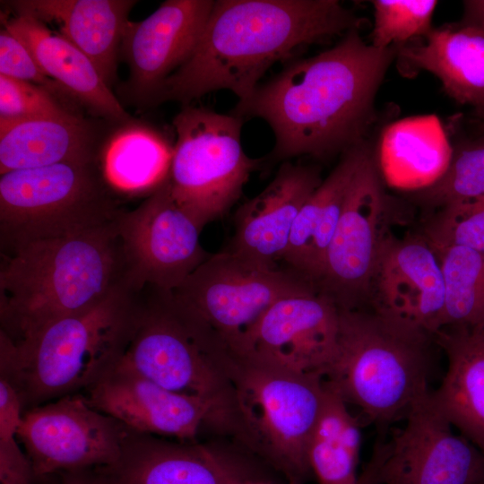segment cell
<instances>
[{
    "label": "cell",
    "mask_w": 484,
    "mask_h": 484,
    "mask_svg": "<svg viewBox=\"0 0 484 484\" xmlns=\"http://www.w3.org/2000/svg\"><path fill=\"white\" fill-rule=\"evenodd\" d=\"M398 47L377 48L358 29L334 47L288 65L230 113L257 117L275 139L272 157L324 159L365 142L376 93Z\"/></svg>",
    "instance_id": "1"
},
{
    "label": "cell",
    "mask_w": 484,
    "mask_h": 484,
    "mask_svg": "<svg viewBox=\"0 0 484 484\" xmlns=\"http://www.w3.org/2000/svg\"><path fill=\"white\" fill-rule=\"evenodd\" d=\"M359 23L338 0H216L193 54L165 81L155 104L186 106L220 90L244 100L274 64Z\"/></svg>",
    "instance_id": "2"
},
{
    "label": "cell",
    "mask_w": 484,
    "mask_h": 484,
    "mask_svg": "<svg viewBox=\"0 0 484 484\" xmlns=\"http://www.w3.org/2000/svg\"><path fill=\"white\" fill-rule=\"evenodd\" d=\"M131 284L135 285L117 220L73 236L27 243L1 264L0 333L22 341Z\"/></svg>",
    "instance_id": "3"
},
{
    "label": "cell",
    "mask_w": 484,
    "mask_h": 484,
    "mask_svg": "<svg viewBox=\"0 0 484 484\" xmlns=\"http://www.w3.org/2000/svg\"><path fill=\"white\" fill-rule=\"evenodd\" d=\"M220 344L171 291L146 285L121 362L171 392L203 401L210 408L206 428L257 454L238 392L219 363Z\"/></svg>",
    "instance_id": "4"
},
{
    "label": "cell",
    "mask_w": 484,
    "mask_h": 484,
    "mask_svg": "<svg viewBox=\"0 0 484 484\" xmlns=\"http://www.w3.org/2000/svg\"><path fill=\"white\" fill-rule=\"evenodd\" d=\"M141 289L121 288L20 341L0 333V377L16 390L23 411L84 392L117 365L134 330Z\"/></svg>",
    "instance_id": "5"
},
{
    "label": "cell",
    "mask_w": 484,
    "mask_h": 484,
    "mask_svg": "<svg viewBox=\"0 0 484 484\" xmlns=\"http://www.w3.org/2000/svg\"><path fill=\"white\" fill-rule=\"evenodd\" d=\"M434 336L369 308L341 309L336 357L325 381L380 432L430 392Z\"/></svg>",
    "instance_id": "6"
},
{
    "label": "cell",
    "mask_w": 484,
    "mask_h": 484,
    "mask_svg": "<svg viewBox=\"0 0 484 484\" xmlns=\"http://www.w3.org/2000/svg\"><path fill=\"white\" fill-rule=\"evenodd\" d=\"M100 161L63 162L0 177L4 255L37 240L69 237L116 221L124 211Z\"/></svg>",
    "instance_id": "7"
},
{
    "label": "cell",
    "mask_w": 484,
    "mask_h": 484,
    "mask_svg": "<svg viewBox=\"0 0 484 484\" xmlns=\"http://www.w3.org/2000/svg\"><path fill=\"white\" fill-rule=\"evenodd\" d=\"M219 362L238 392L259 444L258 455L290 484H300L311 472L307 448L324 400V377L235 351L227 344L219 351Z\"/></svg>",
    "instance_id": "8"
},
{
    "label": "cell",
    "mask_w": 484,
    "mask_h": 484,
    "mask_svg": "<svg viewBox=\"0 0 484 484\" xmlns=\"http://www.w3.org/2000/svg\"><path fill=\"white\" fill-rule=\"evenodd\" d=\"M177 141L168 180L174 200L203 229L238 200L261 160L242 146V119L186 105L173 120Z\"/></svg>",
    "instance_id": "9"
},
{
    "label": "cell",
    "mask_w": 484,
    "mask_h": 484,
    "mask_svg": "<svg viewBox=\"0 0 484 484\" xmlns=\"http://www.w3.org/2000/svg\"><path fill=\"white\" fill-rule=\"evenodd\" d=\"M315 287L291 270H281L225 250L202 263L174 297L230 349L279 299Z\"/></svg>",
    "instance_id": "10"
},
{
    "label": "cell",
    "mask_w": 484,
    "mask_h": 484,
    "mask_svg": "<svg viewBox=\"0 0 484 484\" xmlns=\"http://www.w3.org/2000/svg\"><path fill=\"white\" fill-rule=\"evenodd\" d=\"M128 432L73 393L24 411L17 436L39 480L115 464Z\"/></svg>",
    "instance_id": "11"
},
{
    "label": "cell",
    "mask_w": 484,
    "mask_h": 484,
    "mask_svg": "<svg viewBox=\"0 0 484 484\" xmlns=\"http://www.w3.org/2000/svg\"><path fill=\"white\" fill-rule=\"evenodd\" d=\"M430 392L402 428L386 440L378 437L373 449L377 484L484 483V452L455 433L432 402Z\"/></svg>",
    "instance_id": "12"
},
{
    "label": "cell",
    "mask_w": 484,
    "mask_h": 484,
    "mask_svg": "<svg viewBox=\"0 0 484 484\" xmlns=\"http://www.w3.org/2000/svg\"><path fill=\"white\" fill-rule=\"evenodd\" d=\"M132 281L166 291L177 289L208 257L202 228L172 197L166 179L132 211L117 219Z\"/></svg>",
    "instance_id": "13"
},
{
    "label": "cell",
    "mask_w": 484,
    "mask_h": 484,
    "mask_svg": "<svg viewBox=\"0 0 484 484\" xmlns=\"http://www.w3.org/2000/svg\"><path fill=\"white\" fill-rule=\"evenodd\" d=\"M370 148L349 187L317 289L341 309L367 304L371 275L387 234L388 199Z\"/></svg>",
    "instance_id": "14"
},
{
    "label": "cell",
    "mask_w": 484,
    "mask_h": 484,
    "mask_svg": "<svg viewBox=\"0 0 484 484\" xmlns=\"http://www.w3.org/2000/svg\"><path fill=\"white\" fill-rule=\"evenodd\" d=\"M339 324L336 303L313 287L276 301L233 350L324 377L337 354Z\"/></svg>",
    "instance_id": "15"
},
{
    "label": "cell",
    "mask_w": 484,
    "mask_h": 484,
    "mask_svg": "<svg viewBox=\"0 0 484 484\" xmlns=\"http://www.w3.org/2000/svg\"><path fill=\"white\" fill-rule=\"evenodd\" d=\"M445 301L444 274L431 243L423 235L398 238L387 233L371 275L368 308L434 336Z\"/></svg>",
    "instance_id": "16"
},
{
    "label": "cell",
    "mask_w": 484,
    "mask_h": 484,
    "mask_svg": "<svg viewBox=\"0 0 484 484\" xmlns=\"http://www.w3.org/2000/svg\"><path fill=\"white\" fill-rule=\"evenodd\" d=\"M212 0H167L144 20L128 22L120 53L129 67L125 93L155 104L165 81L193 54Z\"/></svg>",
    "instance_id": "17"
},
{
    "label": "cell",
    "mask_w": 484,
    "mask_h": 484,
    "mask_svg": "<svg viewBox=\"0 0 484 484\" xmlns=\"http://www.w3.org/2000/svg\"><path fill=\"white\" fill-rule=\"evenodd\" d=\"M88 403L129 429L194 442L208 425L202 400L171 392L121 362L84 391Z\"/></svg>",
    "instance_id": "18"
},
{
    "label": "cell",
    "mask_w": 484,
    "mask_h": 484,
    "mask_svg": "<svg viewBox=\"0 0 484 484\" xmlns=\"http://www.w3.org/2000/svg\"><path fill=\"white\" fill-rule=\"evenodd\" d=\"M322 181L316 167L283 162L272 180L237 210L229 250L276 266L300 209Z\"/></svg>",
    "instance_id": "19"
},
{
    "label": "cell",
    "mask_w": 484,
    "mask_h": 484,
    "mask_svg": "<svg viewBox=\"0 0 484 484\" xmlns=\"http://www.w3.org/2000/svg\"><path fill=\"white\" fill-rule=\"evenodd\" d=\"M133 0H18L10 5L17 15L56 22L61 35L95 65L110 88L117 78L118 52Z\"/></svg>",
    "instance_id": "20"
},
{
    "label": "cell",
    "mask_w": 484,
    "mask_h": 484,
    "mask_svg": "<svg viewBox=\"0 0 484 484\" xmlns=\"http://www.w3.org/2000/svg\"><path fill=\"white\" fill-rule=\"evenodd\" d=\"M100 130L71 114L0 118V174L63 162L100 161Z\"/></svg>",
    "instance_id": "21"
},
{
    "label": "cell",
    "mask_w": 484,
    "mask_h": 484,
    "mask_svg": "<svg viewBox=\"0 0 484 484\" xmlns=\"http://www.w3.org/2000/svg\"><path fill=\"white\" fill-rule=\"evenodd\" d=\"M421 42L398 47L402 65L434 74L456 102L484 110V29L460 22L434 28Z\"/></svg>",
    "instance_id": "22"
},
{
    "label": "cell",
    "mask_w": 484,
    "mask_h": 484,
    "mask_svg": "<svg viewBox=\"0 0 484 484\" xmlns=\"http://www.w3.org/2000/svg\"><path fill=\"white\" fill-rule=\"evenodd\" d=\"M28 49L40 70L97 116L126 124L130 117L89 57L45 22L17 15L4 23Z\"/></svg>",
    "instance_id": "23"
},
{
    "label": "cell",
    "mask_w": 484,
    "mask_h": 484,
    "mask_svg": "<svg viewBox=\"0 0 484 484\" xmlns=\"http://www.w3.org/2000/svg\"><path fill=\"white\" fill-rule=\"evenodd\" d=\"M369 146L363 142L341 157L300 209L282 260L290 270L315 287L321 281L352 178Z\"/></svg>",
    "instance_id": "24"
},
{
    "label": "cell",
    "mask_w": 484,
    "mask_h": 484,
    "mask_svg": "<svg viewBox=\"0 0 484 484\" xmlns=\"http://www.w3.org/2000/svg\"><path fill=\"white\" fill-rule=\"evenodd\" d=\"M100 469L113 484H224L212 445L173 442L131 429L118 461Z\"/></svg>",
    "instance_id": "25"
},
{
    "label": "cell",
    "mask_w": 484,
    "mask_h": 484,
    "mask_svg": "<svg viewBox=\"0 0 484 484\" xmlns=\"http://www.w3.org/2000/svg\"><path fill=\"white\" fill-rule=\"evenodd\" d=\"M434 339L447 369L430 398L441 414L484 452V338L471 328L446 327Z\"/></svg>",
    "instance_id": "26"
},
{
    "label": "cell",
    "mask_w": 484,
    "mask_h": 484,
    "mask_svg": "<svg viewBox=\"0 0 484 484\" xmlns=\"http://www.w3.org/2000/svg\"><path fill=\"white\" fill-rule=\"evenodd\" d=\"M173 148L157 132L130 125L118 130L104 146L100 164L114 191L152 193L168 177Z\"/></svg>",
    "instance_id": "27"
},
{
    "label": "cell",
    "mask_w": 484,
    "mask_h": 484,
    "mask_svg": "<svg viewBox=\"0 0 484 484\" xmlns=\"http://www.w3.org/2000/svg\"><path fill=\"white\" fill-rule=\"evenodd\" d=\"M404 122L391 128L376 158L384 182L416 192L434 184L445 171L453 147L436 140L420 123Z\"/></svg>",
    "instance_id": "28"
},
{
    "label": "cell",
    "mask_w": 484,
    "mask_h": 484,
    "mask_svg": "<svg viewBox=\"0 0 484 484\" xmlns=\"http://www.w3.org/2000/svg\"><path fill=\"white\" fill-rule=\"evenodd\" d=\"M325 385L323 407L307 448L308 465L320 484H357L359 423L342 397L326 381Z\"/></svg>",
    "instance_id": "29"
},
{
    "label": "cell",
    "mask_w": 484,
    "mask_h": 484,
    "mask_svg": "<svg viewBox=\"0 0 484 484\" xmlns=\"http://www.w3.org/2000/svg\"><path fill=\"white\" fill-rule=\"evenodd\" d=\"M433 246L441 263L445 289L439 330L483 325L484 253L460 246Z\"/></svg>",
    "instance_id": "30"
},
{
    "label": "cell",
    "mask_w": 484,
    "mask_h": 484,
    "mask_svg": "<svg viewBox=\"0 0 484 484\" xmlns=\"http://www.w3.org/2000/svg\"><path fill=\"white\" fill-rule=\"evenodd\" d=\"M484 195V136L453 147L450 162L431 186L413 192L420 204L439 210Z\"/></svg>",
    "instance_id": "31"
},
{
    "label": "cell",
    "mask_w": 484,
    "mask_h": 484,
    "mask_svg": "<svg viewBox=\"0 0 484 484\" xmlns=\"http://www.w3.org/2000/svg\"><path fill=\"white\" fill-rule=\"evenodd\" d=\"M371 45L377 48L400 47L421 38L432 29L438 4L436 0H373Z\"/></svg>",
    "instance_id": "32"
},
{
    "label": "cell",
    "mask_w": 484,
    "mask_h": 484,
    "mask_svg": "<svg viewBox=\"0 0 484 484\" xmlns=\"http://www.w3.org/2000/svg\"><path fill=\"white\" fill-rule=\"evenodd\" d=\"M422 235L435 246H460L484 253V195L437 210Z\"/></svg>",
    "instance_id": "33"
},
{
    "label": "cell",
    "mask_w": 484,
    "mask_h": 484,
    "mask_svg": "<svg viewBox=\"0 0 484 484\" xmlns=\"http://www.w3.org/2000/svg\"><path fill=\"white\" fill-rule=\"evenodd\" d=\"M68 111L46 89L0 74V118L65 117Z\"/></svg>",
    "instance_id": "34"
},
{
    "label": "cell",
    "mask_w": 484,
    "mask_h": 484,
    "mask_svg": "<svg viewBox=\"0 0 484 484\" xmlns=\"http://www.w3.org/2000/svg\"><path fill=\"white\" fill-rule=\"evenodd\" d=\"M0 74L42 87L56 98L69 95L40 70L24 45L4 27L0 32Z\"/></svg>",
    "instance_id": "35"
},
{
    "label": "cell",
    "mask_w": 484,
    "mask_h": 484,
    "mask_svg": "<svg viewBox=\"0 0 484 484\" xmlns=\"http://www.w3.org/2000/svg\"><path fill=\"white\" fill-rule=\"evenodd\" d=\"M17 435L14 430L0 431V484H34L37 480Z\"/></svg>",
    "instance_id": "36"
},
{
    "label": "cell",
    "mask_w": 484,
    "mask_h": 484,
    "mask_svg": "<svg viewBox=\"0 0 484 484\" xmlns=\"http://www.w3.org/2000/svg\"><path fill=\"white\" fill-rule=\"evenodd\" d=\"M216 455L221 467L224 484H275L272 481L249 474L241 460L231 454L214 446Z\"/></svg>",
    "instance_id": "37"
},
{
    "label": "cell",
    "mask_w": 484,
    "mask_h": 484,
    "mask_svg": "<svg viewBox=\"0 0 484 484\" xmlns=\"http://www.w3.org/2000/svg\"><path fill=\"white\" fill-rule=\"evenodd\" d=\"M61 484H113L100 468L62 473Z\"/></svg>",
    "instance_id": "38"
},
{
    "label": "cell",
    "mask_w": 484,
    "mask_h": 484,
    "mask_svg": "<svg viewBox=\"0 0 484 484\" xmlns=\"http://www.w3.org/2000/svg\"><path fill=\"white\" fill-rule=\"evenodd\" d=\"M463 16L461 22L484 29V0L463 2Z\"/></svg>",
    "instance_id": "39"
},
{
    "label": "cell",
    "mask_w": 484,
    "mask_h": 484,
    "mask_svg": "<svg viewBox=\"0 0 484 484\" xmlns=\"http://www.w3.org/2000/svg\"><path fill=\"white\" fill-rule=\"evenodd\" d=\"M376 475L377 463L376 461L371 457L362 473L359 475L357 484H377Z\"/></svg>",
    "instance_id": "40"
},
{
    "label": "cell",
    "mask_w": 484,
    "mask_h": 484,
    "mask_svg": "<svg viewBox=\"0 0 484 484\" xmlns=\"http://www.w3.org/2000/svg\"><path fill=\"white\" fill-rule=\"evenodd\" d=\"M472 330L484 338V324Z\"/></svg>",
    "instance_id": "41"
},
{
    "label": "cell",
    "mask_w": 484,
    "mask_h": 484,
    "mask_svg": "<svg viewBox=\"0 0 484 484\" xmlns=\"http://www.w3.org/2000/svg\"><path fill=\"white\" fill-rule=\"evenodd\" d=\"M477 115H478L479 117H480V119H482L483 122H484V110H483V111H480V112H478Z\"/></svg>",
    "instance_id": "42"
},
{
    "label": "cell",
    "mask_w": 484,
    "mask_h": 484,
    "mask_svg": "<svg viewBox=\"0 0 484 484\" xmlns=\"http://www.w3.org/2000/svg\"><path fill=\"white\" fill-rule=\"evenodd\" d=\"M482 484H484V483H482Z\"/></svg>",
    "instance_id": "43"
}]
</instances>
